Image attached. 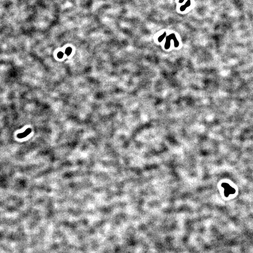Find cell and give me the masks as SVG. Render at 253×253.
<instances>
[{
    "label": "cell",
    "instance_id": "cell-1",
    "mask_svg": "<svg viewBox=\"0 0 253 253\" xmlns=\"http://www.w3.org/2000/svg\"><path fill=\"white\" fill-rule=\"evenodd\" d=\"M172 39L173 40V41L174 42V46L176 47H178V46H179V43L174 33H172V34H171L170 35H169V36H168L166 37V42L165 45V47L166 49H167L170 47V41Z\"/></svg>",
    "mask_w": 253,
    "mask_h": 253
},
{
    "label": "cell",
    "instance_id": "cell-2",
    "mask_svg": "<svg viewBox=\"0 0 253 253\" xmlns=\"http://www.w3.org/2000/svg\"><path fill=\"white\" fill-rule=\"evenodd\" d=\"M222 186L224 189V195L226 197H228L230 194H234L236 192L235 189L228 183H224Z\"/></svg>",
    "mask_w": 253,
    "mask_h": 253
},
{
    "label": "cell",
    "instance_id": "cell-3",
    "mask_svg": "<svg viewBox=\"0 0 253 253\" xmlns=\"http://www.w3.org/2000/svg\"><path fill=\"white\" fill-rule=\"evenodd\" d=\"M184 0H179V3H182L183 2ZM191 4V0H187V1L186 2L185 4H184L183 5L181 6L180 8V10L181 11H184L187 8H188V7H189Z\"/></svg>",
    "mask_w": 253,
    "mask_h": 253
},
{
    "label": "cell",
    "instance_id": "cell-4",
    "mask_svg": "<svg viewBox=\"0 0 253 253\" xmlns=\"http://www.w3.org/2000/svg\"><path fill=\"white\" fill-rule=\"evenodd\" d=\"M31 132V129H27L23 133L18 134L17 135V137L18 138H23L27 137L29 134H30Z\"/></svg>",
    "mask_w": 253,
    "mask_h": 253
},
{
    "label": "cell",
    "instance_id": "cell-5",
    "mask_svg": "<svg viewBox=\"0 0 253 253\" xmlns=\"http://www.w3.org/2000/svg\"><path fill=\"white\" fill-rule=\"evenodd\" d=\"M72 48L70 47H69L68 48H66V49L65 50V54L67 55V56H69V55L71 52H72Z\"/></svg>",
    "mask_w": 253,
    "mask_h": 253
},
{
    "label": "cell",
    "instance_id": "cell-6",
    "mask_svg": "<svg viewBox=\"0 0 253 253\" xmlns=\"http://www.w3.org/2000/svg\"><path fill=\"white\" fill-rule=\"evenodd\" d=\"M166 31H165V32H164V33H163L162 35H161V36H160L159 37V38H158L159 41L160 42H161V41H162L164 39V38H165V37H166Z\"/></svg>",
    "mask_w": 253,
    "mask_h": 253
},
{
    "label": "cell",
    "instance_id": "cell-7",
    "mask_svg": "<svg viewBox=\"0 0 253 253\" xmlns=\"http://www.w3.org/2000/svg\"><path fill=\"white\" fill-rule=\"evenodd\" d=\"M63 55H64V54L62 52H59L58 54H57V57L59 59H61L63 58Z\"/></svg>",
    "mask_w": 253,
    "mask_h": 253
}]
</instances>
